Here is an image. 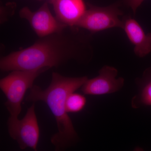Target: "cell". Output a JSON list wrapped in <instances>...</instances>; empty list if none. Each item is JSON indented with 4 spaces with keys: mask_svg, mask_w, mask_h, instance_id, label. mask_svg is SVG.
<instances>
[{
    "mask_svg": "<svg viewBox=\"0 0 151 151\" xmlns=\"http://www.w3.org/2000/svg\"><path fill=\"white\" fill-rule=\"evenodd\" d=\"M78 27L64 29L39 38L31 46L3 57L0 60L2 71H29L59 67L69 61L85 60L90 55L86 41L78 34Z\"/></svg>",
    "mask_w": 151,
    "mask_h": 151,
    "instance_id": "obj_1",
    "label": "cell"
},
{
    "mask_svg": "<svg viewBox=\"0 0 151 151\" xmlns=\"http://www.w3.org/2000/svg\"><path fill=\"white\" fill-rule=\"evenodd\" d=\"M87 80L86 76L66 77L53 72L48 87L43 89L33 85L26 97L28 102H44L53 114L58 130L50 139L55 151H65L78 140V135L66 111V101L69 94L82 87Z\"/></svg>",
    "mask_w": 151,
    "mask_h": 151,
    "instance_id": "obj_2",
    "label": "cell"
},
{
    "mask_svg": "<svg viewBox=\"0 0 151 151\" xmlns=\"http://www.w3.org/2000/svg\"><path fill=\"white\" fill-rule=\"evenodd\" d=\"M48 69L14 70L1 79L0 88L7 98L5 105L10 115L8 121L9 133L13 131L18 122V116L22 111V103L27 91L33 86L36 78Z\"/></svg>",
    "mask_w": 151,
    "mask_h": 151,
    "instance_id": "obj_3",
    "label": "cell"
},
{
    "mask_svg": "<svg viewBox=\"0 0 151 151\" xmlns=\"http://www.w3.org/2000/svg\"><path fill=\"white\" fill-rule=\"evenodd\" d=\"M89 9L76 27L82 28L92 32H97L113 28H123L124 22L120 16L123 13L117 4L98 7L88 4Z\"/></svg>",
    "mask_w": 151,
    "mask_h": 151,
    "instance_id": "obj_4",
    "label": "cell"
},
{
    "mask_svg": "<svg viewBox=\"0 0 151 151\" xmlns=\"http://www.w3.org/2000/svg\"><path fill=\"white\" fill-rule=\"evenodd\" d=\"M19 15L21 18L25 19L29 22L39 38L59 32L68 27L53 16L47 2L45 3L35 12L24 7L19 11Z\"/></svg>",
    "mask_w": 151,
    "mask_h": 151,
    "instance_id": "obj_5",
    "label": "cell"
},
{
    "mask_svg": "<svg viewBox=\"0 0 151 151\" xmlns=\"http://www.w3.org/2000/svg\"><path fill=\"white\" fill-rule=\"evenodd\" d=\"M9 134L12 139L16 141L21 150L30 148L35 151H37L40 129L35 103L28 109L24 117L19 120L15 129Z\"/></svg>",
    "mask_w": 151,
    "mask_h": 151,
    "instance_id": "obj_6",
    "label": "cell"
},
{
    "mask_svg": "<svg viewBox=\"0 0 151 151\" xmlns=\"http://www.w3.org/2000/svg\"><path fill=\"white\" fill-rule=\"evenodd\" d=\"M118 70L112 66L105 65L99 71L98 76L88 79L81 87V91L87 95H100L119 91L124 85V79L116 78Z\"/></svg>",
    "mask_w": 151,
    "mask_h": 151,
    "instance_id": "obj_7",
    "label": "cell"
},
{
    "mask_svg": "<svg viewBox=\"0 0 151 151\" xmlns=\"http://www.w3.org/2000/svg\"><path fill=\"white\" fill-rule=\"evenodd\" d=\"M50 2L57 19L70 27H76L87 10L84 0H52Z\"/></svg>",
    "mask_w": 151,
    "mask_h": 151,
    "instance_id": "obj_8",
    "label": "cell"
},
{
    "mask_svg": "<svg viewBox=\"0 0 151 151\" xmlns=\"http://www.w3.org/2000/svg\"><path fill=\"white\" fill-rule=\"evenodd\" d=\"M123 29L134 46V52L140 57H144L151 51V33L146 34L137 21L131 17L123 21Z\"/></svg>",
    "mask_w": 151,
    "mask_h": 151,
    "instance_id": "obj_9",
    "label": "cell"
},
{
    "mask_svg": "<svg viewBox=\"0 0 151 151\" xmlns=\"http://www.w3.org/2000/svg\"><path fill=\"white\" fill-rule=\"evenodd\" d=\"M86 103V98L84 95L73 92L69 94L66 99V111L68 113H78L83 110Z\"/></svg>",
    "mask_w": 151,
    "mask_h": 151,
    "instance_id": "obj_10",
    "label": "cell"
},
{
    "mask_svg": "<svg viewBox=\"0 0 151 151\" xmlns=\"http://www.w3.org/2000/svg\"><path fill=\"white\" fill-rule=\"evenodd\" d=\"M134 108L139 105H151V80L149 81L141 89L140 92L134 97L132 103Z\"/></svg>",
    "mask_w": 151,
    "mask_h": 151,
    "instance_id": "obj_11",
    "label": "cell"
},
{
    "mask_svg": "<svg viewBox=\"0 0 151 151\" xmlns=\"http://www.w3.org/2000/svg\"><path fill=\"white\" fill-rule=\"evenodd\" d=\"M145 0H124L126 5L132 9L134 14H136L138 8L142 4Z\"/></svg>",
    "mask_w": 151,
    "mask_h": 151,
    "instance_id": "obj_12",
    "label": "cell"
},
{
    "mask_svg": "<svg viewBox=\"0 0 151 151\" xmlns=\"http://www.w3.org/2000/svg\"><path fill=\"white\" fill-rule=\"evenodd\" d=\"M134 151H144L142 149L139 147H137L134 150Z\"/></svg>",
    "mask_w": 151,
    "mask_h": 151,
    "instance_id": "obj_13",
    "label": "cell"
},
{
    "mask_svg": "<svg viewBox=\"0 0 151 151\" xmlns=\"http://www.w3.org/2000/svg\"><path fill=\"white\" fill-rule=\"evenodd\" d=\"M52 1V0H50V1Z\"/></svg>",
    "mask_w": 151,
    "mask_h": 151,
    "instance_id": "obj_14",
    "label": "cell"
}]
</instances>
